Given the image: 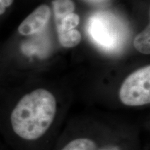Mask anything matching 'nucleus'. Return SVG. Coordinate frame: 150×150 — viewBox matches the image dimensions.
I'll return each mask as SVG.
<instances>
[{"label":"nucleus","mask_w":150,"mask_h":150,"mask_svg":"<svg viewBox=\"0 0 150 150\" xmlns=\"http://www.w3.org/2000/svg\"><path fill=\"white\" fill-rule=\"evenodd\" d=\"M57 111V102L52 93L39 88L19 101L11 115L12 129L22 139L33 141L46 134Z\"/></svg>","instance_id":"f257e3e1"},{"label":"nucleus","mask_w":150,"mask_h":150,"mask_svg":"<svg viewBox=\"0 0 150 150\" xmlns=\"http://www.w3.org/2000/svg\"><path fill=\"white\" fill-rule=\"evenodd\" d=\"M120 100L129 106L150 103V66L135 71L124 81L119 91Z\"/></svg>","instance_id":"f03ea898"},{"label":"nucleus","mask_w":150,"mask_h":150,"mask_svg":"<svg viewBox=\"0 0 150 150\" xmlns=\"http://www.w3.org/2000/svg\"><path fill=\"white\" fill-rule=\"evenodd\" d=\"M88 32L93 40L106 50H114L123 40L120 23L107 13H97L88 22Z\"/></svg>","instance_id":"7ed1b4c3"},{"label":"nucleus","mask_w":150,"mask_h":150,"mask_svg":"<svg viewBox=\"0 0 150 150\" xmlns=\"http://www.w3.org/2000/svg\"><path fill=\"white\" fill-rule=\"evenodd\" d=\"M51 18V10L47 5H41L26 18L20 24L18 32L22 35L39 33L48 24Z\"/></svg>","instance_id":"20e7f679"},{"label":"nucleus","mask_w":150,"mask_h":150,"mask_svg":"<svg viewBox=\"0 0 150 150\" xmlns=\"http://www.w3.org/2000/svg\"><path fill=\"white\" fill-rule=\"evenodd\" d=\"M56 24L67 15L74 13V4L72 0H54L52 1Z\"/></svg>","instance_id":"39448f33"},{"label":"nucleus","mask_w":150,"mask_h":150,"mask_svg":"<svg viewBox=\"0 0 150 150\" xmlns=\"http://www.w3.org/2000/svg\"><path fill=\"white\" fill-rule=\"evenodd\" d=\"M98 145L90 138H78L70 140L61 150H97Z\"/></svg>","instance_id":"423d86ee"},{"label":"nucleus","mask_w":150,"mask_h":150,"mask_svg":"<svg viewBox=\"0 0 150 150\" xmlns=\"http://www.w3.org/2000/svg\"><path fill=\"white\" fill-rule=\"evenodd\" d=\"M61 45L66 48H72L78 45L81 40V35L78 30L72 29L65 32L58 33Z\"/></svg>","instance_id":"0eeeda50"},{"label":"nucleus","mask_w":150,"mask_h":150,"mask_svg":"<svg viewBox=\"0 0 150 150\" xmlns=\"http://www.w3.org/2000/svg\"><path fill=\"white\" fill-rule=\"evenodd\" d=\"M135 48L140 53L149 54L150 53V30L149 24L143 31L138 33L134 41Z\"/></svg>","instance_id":"6e6552de"},{"label":"nucleus","mask_w":150,"mask_h":150,"mask_svg":"<svg viewBox=\"0 0 150 150\" xmlns=\"http://www.w3.org/2000/svg\"><path fill=\"white\" fill-rule=\"evenodd\" d=\"M79 22L80 18L77 14L72 13L67 15L62 19L59 23L56 24L58 33L65 32V31L74 29L75 27L79 25Z\"/></svg>","instance_id":"1a4fd4ad"},{"label":"nucleus","mask_w":150,"mask_h":150,"mask_svg":"<svg viewBox=\"0 0 150 150\" xmlns=\"http://www.w3.org/2000/svg\"><path fill=\"white\" fill-rule=\"evenodd\" d=\"M13 0H0V16L5 13L8 7L12 4Z\"/></svg>","instance_id":"9d476101"},{"label":"nucleus","mask_w":150,"mask_h":150,"mask_svg":"<svg viewBox=\"0 0 150 150\" xmlns=\"http://www.w3.org/2000/svg\"><path fill=\"white\" fill-rule=\"evenodd\" d=\"M97 150H124L119 145H108L107 147H105L102 149H98Z\"/></svg>","instance_id":"9b49d317"}]
</instances>
